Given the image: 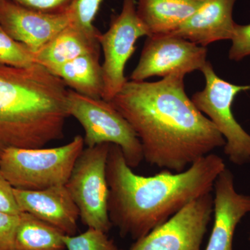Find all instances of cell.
<instances>
[{
	"instance_id": "6da1fadb",
	"label": "cell",
	"mask_w": 250,
	"mask_h": 250,
	"mask_svg": "<svg viewBox=\"0 0 250 250\" xmlns=\"http://www.w3.org/2000/svg\"><path fill=\"white\" fill-rule=\"evenodd\" d=\"M184 77L176 73L155 82L127 81L109 102L137 135L143 160L174 172L226 143L187 96Z\"/></svg>"
},
{
	"instance_id": "8fae6325",
	"label": "cell",
	"mask_w": 250,
	"mask_h": 250,
	"mask_svg": "<svg viewBox=\"0 0 250 250\" xmlns=\"http://www.w3.org/2000/svg\"><path fill=\"white\" fill-rule=\"evenodd\" d=\"M71 23L70 12L48 14L0 0V24L14 40L36 53Z\"/></svg>"
},
{
	"instance_id": "7a4b0ae2",
	"label": "cell",
	"mask_w": 250,
	"mask_h": 250,
	"mask_svg": "<svg viewBox=\"0 0 250 250\" xmlns=\"http://www.w3.org/2000/svg\"><path fill=\"white\" fill-rule=\"evenodd\" d=\"M225 168L220 156L209 154L183 172L165 170L145 177L135 174L121 147L111 144L106 162L110 221L121 237L137 241L190 202L211 192Z\"/></svg>"
},
{
	"instance_id": "5b68a950",
	"label": "cell",
	"mask_w": 250,
	"mask_h": 250,
	"mask_svg": "<svg viewBox=\"0 0 250 250\" xmlns=\"http://www.w3.org/2000/svg\"><path fill=\"white\" fill-rule=\"evenodd\" d=\"M67 110L82 125L85 145L93 147L103 143L119 146L131 168L143 161L142 146L132 126L109 102L80 95L68 88Z\"/></svg>"
},
{
	"instance_id": "44dd1931",
	"label": "cell",
	"mask_w": 250,
	"mask_h": 250,
	"mask_svg": "<svg viewBox=\"0 0 250 250\" xmlns=\"http://www.w3.org/2000/svg\"><path fill=\"white\" fill-rule=\"evenodd\" d=\"M103 0H75L70 9L71 24L89 35L98 36L100 31L94 25Z\"/></svg>"
},
{
	"instance_id": "484cf974",
	"label": "cell",
	"mask_w": 250,
	"mask_h": 250,
	"mask_svg": "<svg viewBox=\"0 0 250 250\" xmlns=\"http://www.w3.org/2000/svg\"></svg>"
},
{
	"instance_id": "2e32d148",
	"label": "cell",
	"mask_w": 250,
	"mask_h": 250,
	"mask_svg": "<svg viewBox=\"0 0 250 250\" xmlns=\"http://www.w3.org/2000/svg\"><path fill=\"white\" fill-rule=\"evenodd\" d=\"M98 36L89 35L70 23L34 53L36 63L51 72L83 54L100 53Z\"/></svg>"
},
{
	"instance_id": "5bb4252c",
	"label": "cell",
	"mask_w": 250,
	"mask_h": 250,
	"mask_svg": "<svg viewBox=\"0 0 250 250\" xmlns=\"http://www.w3.org/2000/svg\"><path fill=\"white\" fill-rule=\"evenodd\" d=\"M236 0H207L196 12L169 36L207 47L216 41L231 40L236 24L233 10Z\"/></svg>"
},
{
	"instance_id": "7402d4cb",
	"label": "cell",
	"mask_w": 250,
	"mask_h": 250,
	"mask_svg": "<svg viewBox=\"0 0 250 250\" xmlns=\"http://www.w3.org/2000/svg\"><path fill=\"white\" fill-rule=\"evenodd\" d=\"M13 2L48 14H66L70 11L75 0H10Z\"/></svg>"
},
{
	"instance_id": "e0dca14e",
	"label": "cell",
	"mask_w": 250,
	"mask_h": 250,
	"mask_svg": "<svg viewBox=\"0 0 250 250\" xmlns=\"http://www.w3.org/2000/svg\"><path fill=\"white\" fill-rule=\"evenodd\" d=\"M100 56V52L83 54L50 72L80 95L103 98L104 80Z\"/></svg>"
},
{
	"instance_id": "d4e9b609",
	"label": "cell",
	"mask_w": 250,
	"mask_h": 250,
	"mask_svg": "<svg viewBox=\"0 0 250 250\" xmlns=\"http://www.w3.org/2000/svg\"><path fill=\"white\" fill-rule=\"evenodd\" d=\"M0 212L18 215L21 211L14 195V188L0 171Z\"/></svg>"
},
{
	"instance_id": "ba28073f",
	"label": "cell",
	"mask_w": 250,
	"mask_h": 250,
	"mask_svg": "<svg viewBox=\"0 0 250 250\" xmlns=\"http://www.w3.org/2000/svg\"><path fill=\"white\" fill-rule=\"evenodd\" d=\"M136 0H123L121 13L112 20L106 32L98 36L103 52V100L110 102L127 82L125 76L126 62L136 50V41L149 36L137 14Z\"/></svg>"
},
{
	"instance_id": "3957f363",
	"label": "cell",
	"mask_w": 250,
	"mask_h": 250,
	"mask_svg": "<svg viewBox=\"0 0 250 250\" xmlns=\"http://www.w3.org/2000/svg\"><path fill=\"white\" fill-rule=\"evenodd\" d=\"M68 88L45 67L0 65V158L9 148H42L62 140Z\"/></svg>"
},
{
	"instance_id": "603a6c76",
	"label": "cell",
	"mask_w": 250,
	"mask_h": 250,
	"mask_svg": "<svg viewBox=\"0 0 250 250\" xmlns=\"http://www.w3.org/2000/svg\"><path fill=\"white\" fill-rule=\"evenodd\" d=\"M231 41L232 45L229 52L230 60L239 62L250 56V24H236Z\"/></svg>"
},
{
	"instance_id": "ac0fdd59",
	"label": "cell",
	"mask_w": 250,
	"mask_h": 250,
	"mask_svg": "<svg viewBox=\"0 0 250 250\" xmlns=\"http://www.w3.org/2000/svg\"><path fill=\"white\" fill-rule=\"evenodd\" d=\"M58 229L26 212L19 215L15 246L16 250H66Z\"/></svg>"
},
{
	"instance_id": "9a60e30c",
	"label": "cell",
	"mask_w": 250,
	"mask_h": 250,
	"mask_svg": "<svg viewBox=\"0 0 250 250\" xmlns=\"http://www.w3.org/2000/svg\"><path fill=\"white\" fill-rule=\"evenodd\" d=\"M207 0H139L137 14L149 36L168 35L187 22Z\"/></svg>"
},
{
	"instance_id": "7c38bea8",
	"label": "cell",
	"mask_w": 250,
	"mask_h": 250,
	"mask_svg": "<svg viewBox=\"0 0 250 250\" xmlns=\"http://www.w3.org/2000/svg\"><path fill=\"white\" fill-rule=\"evenodd\" d=\"M213 189L214 221L205 250H233L237 225L250 213V195L236 191L232 172L227 167L215 179Z\"/></svg>"
},
{
	"instance_id": "8992f818",
	"label": "cell",
	"mask_w": 250,
	"mask_h": 250,
	"mask_svg": "<svg viewBox=\"0 0 250 250\" xmlns=\"http://www.w3.org/2000/svg\"><path fill=\"white\" fill-rule=\"evenodd\" d=\"M110 145L103 143L83 149L65 185L78 208L82 223L106 233L113 227L108 213L106 179Z\"/></svg>"
},
{
	"instance_id": "4fadbf2b",
	"label": "cell",
	"mask_w": 250,
	"mask_h": 250,
	"mask_svg": "<svg viewBox=\"0 0 250 250\" xmlns=\"http://www.w3.org/2000/svg\"><path fill=\"white\" fill-rule=\"evenodd\" d=\"M14 195L21 212L52 225L65 235L77 234L80 212L65 185L39 190L14 188Z\"/></svg>"
},
{
	"instance_id": "52a82bcc",
	"label": "cell",
	"mask_w": 250,
	"mask_h": 250,
	"mask_svg": "<svg viewBox=\"0 0 250 250\" xmlns=\"http://www.w3.org/2000/svg\"><path fill=\"white\" fill-rule=\"evenodd\" d=\"M205 87L192 96L195 107L213 123L225 140L224 152L236 165L250 162V135L233 116L231 106L235 98L242 91L250 90V85H238L223 80L215 74L207 62L202 69Z\"/></svg>"
},
{
	"instance_id": "ffe728a7",
	"label": "cell",
	"mask_w": 250,
	"mask_h": 250,
	"mask_svg": "<svg viewBox=\"0 0 250 250\" xmlns=\"http://www.w3.org/2000/svg\"><path fill=\"white\" fill-rule=\"evenodd\" d=\"M62 240L66 250H121L106 233L93 228L78 235H64Z\"/></svg>"
},
{
	"instance_id": "277c9868",
	"label": "cell",
	"mask_w": 250,
	"mask_h": 250,
	"mask_svg": "<svg viewBox=\"0 0 250 250\" xmlns=\"http://www.w3.org/2000/svg\"><path fill=\"white\" fill-rule=\"evenodd\" d=\"M84 139L77 135L64 146L52 148H9L0 158V171L14 188L43 190L65 185Z\"/></svg>"
},
{
	"instance_id": "30bf717a",
	"label": "cell",
	"mask_w": 250,
	"mask_h": 250,
	"mask_svg": "<svg viewBox=\"0 0 250 250\" xmlns=\"http://www.w3.org/2000/svg\"><path fill=\"white\" fill-rule=\"evenodd\" d=\"M207 47L177 36L162 35L147 37L139 63L130 80L143 82L149 77L200 70L207 62Z\"/></svg>"
},
{
	"instance_id": "9c48e42d",
	"label": "cell",
	"mask_w": 250,
	"mask_h": 250,
	"mask_svg": "<svg viewBox=\"0 0 250 250\" xmlns=\"http://www.w3.org/2000/svg\"><path fill=\"white\" fill-rule=\"evenodd\" d=\"M213 213V196L205 194L135 242L130 250H201Z\"/></svg>"
},
{
	"instance_id": "d6986e66",
	"label": "cell",
	"mask_w": 250,
	"mask_h": 250,
	"mask_svg": "<svg viewBox=\"0 0 250 250\" xmlns=\"http://www.w3.org/2000/svg\"><path fill=\"white\" fill-rule=\"evenodd\" d=\"M0 65L28 68L36 65L34 53L27 46L14 40L0 24Z\"/></svg>"
},
{
	"instance_id": "cb8c5ba5",
	"label": "cell",
	"mask_w": 250,
	"mask_h": 250,
	"mask_svg": "<svg viewBox=\"0 0 250 250\" xmlns=\"http://www.w3.org/2000/svg\"><path fill=\"white\" fill-rule=\"evenodd\" d=\"M19 215L0 212V250H16L15 246Z\"/></svg>"
}]
</instances>
